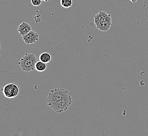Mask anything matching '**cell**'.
I'll return each instance as SVG.
<instances>
[{
    "label": "cell",
    "mask_w": 148,
    "mask_h": 136,
    "mask_svg": "<svg viewBox=\"0 0 148 136\" xmlns=\"http://www.w3.org/2000/svg\"><path fill=\"white\" fill-rule=\"evenodd\" d=\"M4 97L8 99H14L17 97L20 93L18 85L14 83H10L2 88Z\"/></svg>",
    "instance_id": "cell-4"
},
{
    "label": "cell",
    "mask_w": 148,
    "mask_h": 136,
    "mask_svg": "<svg viewBox=\"0 0 148 136\" xmlns=\"http://www.w3.org/2000/svg\"><path fill=\"white\" fill-rule=\"evenodd\" d=\"M130 1L134 4H135L137 2V0H130Z\"/></svg>",
    "instance_id": "cell-13"
},
{
    "label": "cell",
    "mask_w": 148,
    "mask_h": 136,
    "mask_svg": "<svg viewBox=\"0 0 148 136\" xmlns=\"http://www.w3.org/2000/svg\"><path fill=\"white\" fill-rule=\"evenodd\" d=\"M42 2V0H31L32 4L34 6H40Z\"/></svg>",
    "instance_id": "cell-12"
},
{
    "label": "cell",
    "mask_w": 148,
    "mask_h": 136,
    "mask_svg": "<svg viewBox=\"0 0 148 136\" xmlns=\"http://www.w3.org/2000/svg\"><path fill=\"white\" fill-rule=\"evenodd\" d=\"M49 0H42V1H44V2H48Z\"/></svg>",
    "instance_id": "cell-14"
},
{
    "label": "cell",
    "mask_w": 148,
    "mask_h": 136,
    "mask_svg": "<svg viewBox=\"0 0 148 136\" xmlns=\"http://www.w3.org/2000/svg\"><path fill=\"white\" fill-rule=\"evenodd\" d=\"M72 103V95H70L48 105L53 111L57 113H61L67 111L71 107Z\"/></svg>",
    "instance_id": "cell-2"
},
{
    "label": "cell",
    "mask_w": 148,
    "mask_h": 136,
    "mask_svg": "<svg viewBox=\"0 0 148 136\" xmlns=\"http://www.w3.org/2000/svg\"><path fill=\"white\" fill-rule=\"evenodd\" d=\"M23 41L26 44L31 45L36 43L39 40V34L35 31L32 30L29 33L22 37Z\"/></svg>",
    "instance_id": "cell-5"
},
{
    "label": "cell",
    "mask_w": 148,
    "mask_h": 136,
    "mask_svg": "<svg viewBox=\"0 0 148 136\" xmlns=\"http://www.w3.org/2000/svg\"><path fill=\"white\" fill-rule=\"evenodd\" d=\"M47 67V63H43L41 61H37L36 65H35V70L38 72H42L43 71H45Z\"/></svg>",
    "instance_id": "cell-10"
},
{
    "label": "cell",
    "mask_w": 148,
    "mask_h": 136,
    "mask_svg": "<svg viewBox=\"0 0 148 136\" xmlns=\"http://www.w3.org/2000/svg\"><path fill=\"white\" fill-rule=\"evenodd\" d=\"M72 95L71 92L62 88H56L51 90L47 97V104H49L53 102H57L65 97Z\"/></svg>",
    "instance_id": "cell-3"
},
{
    "label": "cell",
    "mask_w": 148,
    "mask_h": 136,
    "mask_svg": "<svg viewBox=\"0 0 148 136\" xmlns=\"http://www.w3.org/2000/svg\"><path fill=\"white\" fill-rule=\"evenodd\" d=\"M17 30L19 33L20 36L23 37L24 35L29 33V31H31V26L30 25L29 23L24 22L18 26Z\"/></svg>",
    "instance_id": "cell-7"
},
{
    "label": "cell",
    "mask_w": 148,
    "mask_h": 136,
    "mask_svg": "<svg viewBox=\"0 0 148 136\" xmlns=\"http://www.w3.org/2000/svg\"><path fill=\"white\" fill-rule=\"evenodd\" d=\"M37 62V58L34 54L27 53L21 59L18 64L23 71L29 72L35 70V65Z\"/></svg>",
    "instance_id": "cell-1"
},
{
    "label": "cell",
    "mask_w": 148,
    "mask_h": 136,
    "mask_svg": "<svg viewBox=\"0 0 148 136\" xmlns=\"http://www.w3.org/2000/svg\"><path fill=\"white\" fill-rule=\"evenodd\" d=\"M73 0H60V5L65 8L69 9L73 5Z\"/></svg>",
    "instance_id": "cell-11"
},
{
    "label": "cell",
    "mask_w": 148,
    "mask_h": 136,
    "mask_svg": "<svg viewBox=\"0 0 148 136\" xmlns=\"http://www.w3.org/2000/svg\"><path fill=\"white\" fill-rule=\"evenodd\" d=\"M51 60V55L48 52H44L40 56V60L43 63H48Z\"/></svg>",
    "instance_id": "cell-9"
},
{
    "label": "cell",
    "mask_w": 148,
    "mask_h": 136,
    "mask_svg": "<svg viewBox=\"0 0 148 136\" xmlns=\"http://www.w3.org/2000/svg\"><path fill=\"white\" fill-rule=\"evenodd\" d=\"M108 15V14H107L105 11H100L96 14L94 16V22L96 25V26L97 27L100 23L103 22L104 20Z\"/></svg>",
    "instance_id": "cell-8"
},
{
    "label": "cell",
    "mask_w": 148,
    "mask_h": 136,
    "mask_svg": "<svg viewBox=\"0 0 148 136\" xmlns=\"http://www.w3.org/2000/svg\"><path fill=\"white\" fill-rule=\"evenodd\" d=\"M112 25V19L111 15L109 14L108 16L106 18L103 22L100 24L99 25L96 27L97 29L102 31H107L110 29Z\"/></svg>",
    "instance_id": "cell-6"
}]
</instances>
